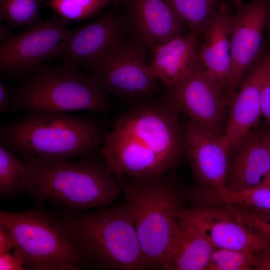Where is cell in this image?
I'll return each instance as SVG.
<instances>
[{"mask_svg": "<svg viewBox=\"0 0 270 270\" xmlns=\"http://www.w3.org/2000/svg\"><path fill=\"white\" fill-rule=\"evenodd\" d=\"M178 113L165 98H152L115 120L98 154L118 180L162 176L179 164L185 154Z\"/></svg>", "mask_w": 270, "mask_h": 270, "instance_id": "6da1fadb", "label": "cell"}, {"mask_svg": "<svg viewBox=\"0 0 270 270\" xmlns=\"http://www.w3.org/2000/svg\"><path fill=\"white\" fill-rule=\"evenodd\" d=\"M109 130L101 121L90 116L26 111L1 126L0 144L22 157L44 162L94 159Z\"/></svg>", "mask_w": 270, "mask_h": 270, "instance_id": "7a4b0ae2", "label": "cell"}, {"mask_svg": "<svg viewBox=\"0 0 270 270\" xmlns=\"http://www.w3.org/2000/svg\"><path fill=\"white\" fill-rule=\"evenodd\" d=\"M57 222L86 264L105 270L147 268L126 203L88 212H72Z\"/></svg>", "mask_w": 270, "mask_h": 270, "instance_id": "3957f363", "label": "cell"}, {"mask_svg": "<svg viewBox=\"0 0 270 270\" xmlns=\"http://www.w3.org/2000/svg\"><path fill=\"white\" fill-rule=\"evenodd\" d=\"M120 182L147 268L168 270L180 228L182 207L176 185L164 175Z\"/></svg>", "mask_w": 270, "mask_h": 270, "instance_id": "277c9868", "label": "cell"}, {"mask_svg": "<svg viewBox=\"0 0 270 270\" xmlns=\"http://www.w3.org/2000/svg\"><path fill=\"white\" fill-rule=\"evenodd\" d=\"M26 188L42 199L60 200L72 208H106L118 196L120 181L106 164L94 159L48 162L22 157Z\"/></svg>", "mask_w": 270, "mask_h": 270, "instance_id": "5b68a950", "label": "cell"}, {"mask_svg": "<svg viewBox=\"0 0 270 270\" xmlns=\"http://www.w3.org/2000/svg\"><path fill=\"white\" fill-rule=\"evenodd\" d=\"M10 104L14 112L85 110L107 114L112 108L109 94L90 76L64 61L44 64L20 77L10 94Z\"/></svg>", "mask_w": 270, "mask_h": 270, "instance_id": "8992f818", "label": "cell"}, {"mask_svg": "<svg viewBox=\"0 0 270 270\" xmlns=\"http://www.w3.org/2000/svg\"><path fill=\"white\" fill-rule=\"evenodd\" d=\"M0 225L12 236L26 269L75 270L86 264L58 222L44 213L0 210Z\"/></svg>", "mask_w": 270, "mask_h": 270, "instance_id": "52a82bcc", "label": "cell"}, {"mask_svg": "<svg viewBox=\"0 0 270 270\" xmlns=\"http://www.w3.org/2000/svg\"><path fill=\"white\" fill-rule=\"evenodd\" d=\"M146 48L134 37L110 50L88 70L108 94L138 102L152 98L158 79L146 62Z\"/></svg>", "mask_w": 270, "mask_h": 270, "instance_id": "ba28073f", "label": "cell"}, {"mask_svg": "<svg viewBox=\"0 0 270 270\" xmlns=\"http://www.w3.org/2000/svg\"><path fill=\"white\" fill-rule=\"evenodd\" d=\"M70 22L56 14L1 42L0 70L20 78L35 72L52 58L60 57L72 32Z\"/></svg>", "mask_w": 270, "mask_h": 270, "instance_id": "9c48e42d", "label": "cell"}, {"mask_svg": "<svg viewBox=\"0 0 270 270\" xmlns=\"http://www.w3.org/2000/svg\"><path fill=\"white\" fill-rule=\"evenodd\" d=\"M236 8L229 18L232 68L229 102L246 73L259 59L264 32L270 24V0H250Z\"/></svg>", "mask_w": 270, "mask_h": 270, "instance_id": "30bf717a", "label": "cell"}, {"mask_svg": "<svg viewBox=\"0 0 270 270\" xmlns=\"http://www.w3.org/2000/svg\"><path fill=\"white\" fill-rule=\"evenodd\" d=\"M167 88L164 98L178 112L222 138L228 104L200 63L186 79Z\"/></svg>", "mask_w": 270, "mask_h": 270, "instance_id": "8fae6325", "label": "cell"}, {"mask_svg": "<svg viewBox=\"0 0 270 270\" xmlns=\"http://www.w3.org/2000/svg\"><path fill=\"white\" fill-rule=\"evenodd\" d=\"M178 216L192 224L215 248L256 255L270 248V238L248 227L228 206L182 208Z\"/></svg>", "mask_w": 270, "mask_h": 270, "instance_id": "7c38bea8", "label": "cell"}, {"mask_svg": "<svg viewBox=\"0 0 270 270\" xmlns=\"http://www.w3.org/2000/svg\"><path fill=\"white\" fill-rule=\"evenodd\" d=\"M183 126L184 154L196 180L210 188L224 204L230 151L222 140L192 120Z\"/></svg>", "mask_w": 270, "mask_h": 270, "instance_id": "4fadbf2b", "label": "cell"}, {"mask_svg": "<svg viewBox=\"0 0 270 270\" xmlns=\"http://www.w3.org/2000/svg\"><path fill=\"white\" fill-rule=\"evenodd\" d=\"M132 34L124 17L108 12L72 30L60 58L89 70L106 54Z\"/></svg>", "mask_w": 270, "mask_h": 270, "instance_id": "5bb4252c", "label": "cell"}, {"mask_svg": "<svg viewBox=\"0 0 270 270\" xmlns=\"http://www.w3.org/2000/svg\"><path fill=\"white\" fill-rule=\"evenodd\" d=\"M270 63L268 52L247 71L231 100L222 136L230 152L258 124L262 116V85Z\"/></svg>", "mask_w": 270, "mask_h": 270, "instance_id": "9a60e30c", "label": "cell"}, {"mask_svg": "<svg viewBox=\"0 0 270 270\" xmlns=\"http://www.w3.org/2000/svg\"><path fill=\"white\" fill-rule=\"evenodd\" d=\"M124 17L133 36L146 49H156L182 34L184 23L164 0H126Z\"/></svg>", "mask_w": 270, "mask_h": 270, "instance_id": "2e32d148", "label": "cell"}, {"mask_svg": "<svg viewBox=\"0 0 270 270\" xmlns=\"http://www.w3.org/2000/svg\"><path fill=\"white\" fill-rule=\"evenodd\" d=\"M228 4L224 6L199 36V62L228 104V95L232 75L229 34Z\"/></svg>", "mask_w": 270, "mask_h": 270, "instance_id": "e0dca14e", "label": "cell"}, {"mask_svg": "<svg viewBox=\"0 0 270 270\" xmlns=\"http://www.w3.org/2000/svg\"><path fill=\"white\" fill-rule=\"evenodd\" d=\"M270 171V152L258 130H252L230 153L226 180L228 192L263 185Z\"/></svg>", "mask_w": 270, "mask_h": 270, "instance_id": "ac0fdd59", "label": "cell"}, {"mask_svg": "<svg viewBox=\"0 0 270 270\" xmlns=\"http://www.w3.org/2000/svg\"><path fill=\"white\" fill-rule=\"evenodd\" d=\"M198 42V36L190 32L176 36L155 50L151 71L167 88L179 84L200 64Z\"/></svg>", "mask_w": 270, "mask_h": 270, "instance_id": "d6986e66", "label": "cell"}, {"mask_svg": "<svg viewBox=\"0 0 270 270\" xmlns=\"http://www.w3.org/2000/svg\"><path fill=\"white\" fill-rule=\"evenodd\" d=\"M180 231L168 270H206L216 248L188 220L178 216Z\"/></svg>", "mask_w": 270, "mask_h": 270, "instance_id": "ffe728a7", "label": "cell"}, {"mask_svg": "<svg viewBox=\"0 0 270 270\" xmlns=\"http://www.w3.org/2000/svg\"><path fill=\"white\" fill-rule=\"evenodd\" d=\"M187 27L198 37L230 0H164Z\"/></svg>", "mask_w": 270, "mask_h": 270, "instance_id": "44dd1931", "label": "cell"}, {"mask_svg": "<svg viewBox=\"0 0 270 270\" xmlns=\"http://www.w3.org/2000/svg\"><path fill=\"white\" fill-rule=\"evenodd\" d=\"M26 188V166L14 152L0 144V193L7 196Z\"/></svg>", "mask_w": 270, "mask_h": 270, "instance_id": "7402d4cb", "label": "cell"}, {"mask_svg": "<svg viewBox=\"0 0 270 270\" xmlns=\"http://www.w3.org/2000/svg\"><path fill=\"white\" fill-rule=\"evenodd\" d=\"M47 0H0V18L12 26H28L42 20L40 8Z\"/></svg>", "mask_w": 270, "mask_h": 270, "instance_id": "603a6c76", "label": "cell"}, {"mask_svg": "<svg viewBox=\"0 0 270 270\" xmlns=\"http://www.w3.org/2000/svg\"><path fill=\"white\" fill-rule=\"evenodd\" d=\"M106 5L104 0H47L44 6L70 22L90 18Z\"/></svg>", "mask_w": 270, "mask_h": 270, "instance_id": "cb8c5ba5", "label": "cell"}, {"mask_svg": "<svg viewBox=\"0 0 270 270\" xmlns=\"http://www.w3.org/2000/svg\"><path fill=\"white\" fill-rule=\"evenodd\" d=\"M256 254L239 250L216 248L212 252L206 270H256Z\"/></svg>", "mask_w": 270, "mask_h": 270, "instance_id": "d4e9b609", "label": "cell"}, {"mask_svg": "<svg viewBox=\"0 0 270 270\" xmlns=\"http://www.w3.org/2000/svg\"><path fill=\"white\" fill-rule=\"evenodd\" d=\"M225 204L270 214V186L260 185L240 191L228 192Z\"/></svg>", "mask_w": 270, "mask_h": 270, "instance_id": "484cf974", "label": "cell"}, {"mask_svg": "<svg viewBox=\"0 0 270 270\" xmlns=\"http://www.w3.org/2000/svg\"><path fill=\"white\" fill-rule=\"evenodd\" d=\"M244 224L270 238V214L231 206H228Z\"/></svg>", "mask_w": 270, "mask_h": 270, "instance_id": "4316f807", "label": "cell"}, {"mask_svg": "<svg viewBox=\"0 0 270 270\" xmlns=\"http://www.w3.org/2000/svg\"><path fill=\"white\" fill-rule=\"evenodd\" d=\"M261 104L262 116L264 118L266 126H270V63L262 85Z\"/></svg>", "mask_w": 270, "mask_h": 270, "instance_id": "83f0119b", "label": "cell"}, {"mask_svg": "<svg viewBox=\"0 0 270 270\" xmlns=\"http://www.w3.org/2000/svg\"><path fill=\"white\" fill-rule=\"evenodd\" d=\"M0 270H27L24 264V260L20 254L14 250V253L10 252L0 254Z\"/></svg>", "mask_w": 270, "mask_h": 270, "instance_id": "f1b7e54d", "label": "cell"}, {"mask_svg": "<svg viewBox=\"0 0 270 270\" xmlns=\"http://www.w3.org/2000/svg\"><path fill=\"white\" fill-rule=\"evenodd\" d=\"M15 241L12 234L0 225V254H2L16 247Z\"/></svg>", "mask_w": 270, "mask_h": 270, "instance_id": "f546056e", "label": "cell"}, {"mask_svg": "<svg viewBox=\"0 0 270 270\" xmlns=\"http://www.w3.org/2000/svg\"><path fill=\"white\" fill-rule=\"evenodd\" d=\"M10 95L6 87L2 82H0V112H7L10 108Z\"/></svg>", "mask_w": 270, "mask_h": 270, "instance_id": "4dcf8cb0", "label": "cell"}, {"mask_svg": "<svg viewBox=\"0 0 270 270\" xmlns=\"http://www.w3.org/2000/svg\"><path fill=\"white\" fill-rule=\"evenodd\" d=\"M258 264L256 270H270V248L256 255Z\"/></svg>", "mask_w": 270, "mask_h": 270, "instance_id": "1f68e13d", "label": "cell"}, {"mask_svg": "<svg viewBox=\"0 0 270 270\" xmlns=\"http://www.w3.org/2000/svg\"><path fill=\"white\" fill-rule=\"evenodd\" d=\"M12 26L10 25L6 26L2 22L0 24V42H4L12 36Z\"/></svg>", "mask_w": 270, "mask_h": 270, "instance_id": "d6a6232c", "label": "cell"}, {"mask_svg": "<svg viewBox=\"0 0 270 270\" xmlns=\"http://www.w3.org/2000/svg\"><path fill=\"white\" fill-rule=\"evenodd\" d=\"M260 136L270 152V126H266L264 129L258 130Z\"/></svg>", "mask_w": 270, "mask_h": 270, "instance_id": "836d02e7", "label": "cell"}, {"mask_svg": "<svg viewBox=\"0 0 270 270\" xmlns=\"http://www.w3.org/2000/svg\"><path fill=\"white\" fill-rule=\"evenodd\" d=\"M236 8H238L242 2L243 0H230Z\"/></svg>", "mask_w": 270, "mask_h": 270, "instance_id": "e575fe53", "label": "cell"}, {"mask_svg": "<svg viewBox=\"0 0 270 270\" xmlns=\"http://www.w3.org/2000/svg\"><path fill=\"white\" fill-rule=\"evenodd\" d=\"M263 185L270 186V171L266 175Z\"/></svg>", "mask_w": 270, "mask_h": 270, "instance_id": "d590c367", "label": "cell"}, {"mask_svg": "<svg viewBox=\"0 0 270 270\" xmlns=\"http://www.w3.org/2000/svg\"><path fill=\"white\" fill-rule=\"evenodd\" d=\"M104 2H105V4H108V3H109L110 2L112 1V0H104Z\"/></svg>", "mask_w": 270, "mask_h": 270, "instance_id": "8d00e7d4", "label": "cell"}, {"mask_svg": "<svg viewBox=\"0 0 270 270\" xmlns=\"http://www.w3.org/2000/svg\"><path fill=\"white\" fill-rule=\"evenodd\" d=\"M269 26H270V24Z\"/></svg>", "mask_w": 270, "mask_h": 270, "instance_id": "74e56055", "label": "cell"}]
</instances>
